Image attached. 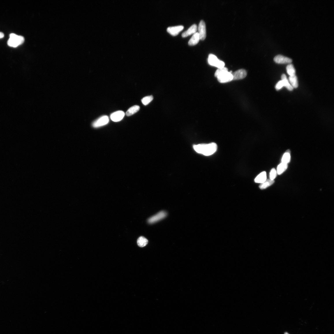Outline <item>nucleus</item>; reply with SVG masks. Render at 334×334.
Listing matches in <instances>:
<instances>
[{"mask_svg":"<svg viewBox=\"0 0 334 334\" xmlns=\"http://www.w3.org/2000/svg\"><path fill=\"white\" fill-rule=\"evenodd\" d=\"M193 148L197 153L208 156L212 155L216 151L218 146L216 143H211L195 145L193 146Z\"/></svg>","mask_w":334,"mask_h":334,"instance_id":"nucleus-1","label":"nucleus"},{"mask_svg":"<svg viewBox=\"0 0 334 334\" xmlns=\"http://www.w3.org/2000/svg\"><path fill=\"white\" fill-rule=\"evenodd\" d=\"M215 76L221 83H225L233 80L232 72L228 71V69L225 67L218 68L215 73Z\"/></svg>","mask_w":334,"mask_h":334,"instance_id":"nucleus-2","label":"nucleus"},{"mask_svg":"<svg viewBox=\"0 0 334 334\" xmlns=\"http://www.w3.org/2000/svg\"><path fill=\"white\" fill-rule=\"evenodd\" d=\"M25 38L23 37L12 33L10 34V38L7 43L9 46L16 47L23 44Z\"/></svg>","mask_w":334,"mask_h":334,"instance_id":"nucleus-3","label":"nucleus"},{"mask_svg":"<svg viewBox=\"0 0 334 334\" xmlns=\"http://www.w3.org/2000/svg\"><path fill=\"white\" fill-rule=\"evenodd\" d=\"M208 61L209 64L218 68H221L225 67V64L223 61L218 59L217 57L213 54L209 55Z\"/></svg>","mask_w":334,"mask_h":334,"instance_id":"nucleus-4","label":"nucleus"},{"mask_svg":"<svg viewBox=\"0 0 334 334\" xmlns=\"http://www.w3.org/2000/svg\"><path fill=\"white\" fill-rule=\"evenodd\" d=\"M167 215L165 211H162L149 218L148 222L151 224L154 223L165 218Z\"/></svg>","mask_w":334,"mask_h":334,"instance_id":"nucleus-5","label":"nucleus"},{"mask_svg":"<svg viewBox=\"0 0 334 334\" xmlns=\"http://www.w3.org/2000/svg\"><path fill=\"white\" fill-rule=\"evenodd\" d=\"M109 122V118L107 116H104L99 118L92 124V126L94 128H98L107 124Z\"/></svg>","mask_w":334,"mask_h":334,"instance_id":"nucleus-6","label":"nucleus"},{"mask_svg":"<svg viewBox=\"0 0 334 334\" xmlns=\"http://www.w3.org/2000/svg\"><path fill=\"white\" fill-rule=\"evenodd\" d=\"M198 32L200 38V40H203L206 37V25L205 22L203 20H201L199 24L198 28Z\"/></svg>","mask_w":334,"mask_h":334,"instance_id":"nucleus-7","label":"nucleus"},{"mask_svg":"<svg viewBox=\"0 0 334 334\" xmlns=\"http://www.w3.org/2000/svg\"><path fill=\"white\" fill-rule=\"evenodd\" d=\"M233 80H236L242 79L246 77L247 73L244 69H240L232 73Z\"/></svg>","mask_w":334,"mask_h":334,"instance_id":"nucleus-8","label":"nucleus"},{"mask_svg":"<svg viewBox=\"0 0 334 334\" xmlns=\"http://www.w3.org/2000/svg\"><path fill=\"white\" fill-rule=\"evenodd\" d=\"M274 60L276 63L280 64L290 63L292 62V59L280 55L275 56Z\"/></svg>","mask_w":334,"mask_h":334,"instance_id":"nucleus-9","label":"nucleus"},{"mask_svg":"<svg viewBox=\"0 0 334 334\" xmlns=\"http://www.w3.org/2000/svg\"><path fill=\"white\" fill-rule=\"evenodd\" d=\"M184 26L180 25L169 27L167 29V31L174 36H177L183 29Z\"/></svg>","mask_w":334,"mask_h":334,"instance_id":"nucleus-10","label":"nucleus"},{"mask_svg":"<svg viewBox=\"0 0 334 334\" xmlns=\"http://www.w3.org/2000/svg\"><path fill=\"white\" fill-rule=\"evenodd\" d=\"M125 116V112L123 111H119L112 113L110 116L112 121L117 122L121 120Z\"/></svg>","mask_w":334,"mask_h":334,"instance_id":"nucleus-11","label":"nucleus"},{"mask_svg":"<svg viewBox=\"0 0 334 334\" xmlns=\"http://www.w3.org/2000/svg\"><path fill=\"white\" fill-rule=\"evenodd\" d=\"M197 30V26L195 24L192 25L186 31L184 32L182 34L183 37H186L192 34L196 33Z\"/></svg>","mask_w":334,"mask_h":334,"instance_id":"nucleus-12","label":"nucleus"},{"mask_svg":"<svg viewBox=\"0 0 334 334\" xmlns=\"http://www.w3.org/2000/svg\"><path fill=\"white\" fill-rule=\"evenodd\" d=\"M200 40V35L198 32H196L192 36L188 42V44L190 46H194L198 43Z\"/></svg>","mask_w":334,"mask_h":334,"instance_id":"nucleus-13","label":"nucleus"},{"mask_svg":"<svg viewBox=\"0 0 334 334\" xmlns=\"http://www.w3.org/2000/svg\"><path fill=\"white\" fill-rule=\"evenodd\" d=\"M266 179V171H263L257 176L255 179L254 181L256 183H262L265 182Z\"/></svg>","mask_w":334,"mask_h":334,"instance_id":"nucleus-14","label":"nucleus"},{"mask_svg":"<svg viewBox=\"0 0 334 334\" xmlns=\"http://www.w3.org/2000/svg\"><path fill=\"white\" fill-rule=\"evenodd\" d=\"M281 79L283 81L284 86L286 87L287 89L290 91H292L293 90V88L290 83L289 81L285 74H283L281 76Z\"/></svg>","mask_w":334,"mask_h":334,"instance_id":"nucleus-15","label":"nucleus"},{"mask_svg":"<svg viewBox=\"0 0 334 334\" xmlns=\"http://www.w3.org/2000/svg\"><path fill=\"white\" fill-rule=\"evenodd\" d=\"M140 109V107L138 105H135L129 108L126 112L127 116H129L133 115L138 112Z\"/></svg>","mask_w":334,"mask_h":334,"instance_id":"nucleus-16","label":"nucleus"},{"mask_svg":"<svg viewBox=\"0 0 334 334\" xmlns=\"http://www.w3.org/2000/svg\"><path fill=\"white\" fill-rule=\"evenodd\" d=\"M291 151L289 149L287 150L284 153L282 159V162L288 164L291 161Z\"/></svg>","mask_w":334,"mask_h":334,"instance_id":"nucleus-17","label":"nucleus"},{"mask_svg":"<svg viewBox=\"0 0 334 334\" xmlns=\"http://www.w3.org/2000/svg\"><path fill=\"white\" fill-rule=\"evenodd\" d=\"M287 168L288 164L282 162L278 166L277 168V173L279 175H281L284 172Z\"/></svg>","mask_w":334,"mask_h":334,"instance_id":"nucleus-18","label":"nucleus"},{"mask_svg":"<svg viewBox=\"0 0 334 334\" xmlns=\"http://www.w3.org/2000/svg\"><path fill=\"white\" fill-rule=\"evenodd\" d=\"M289 81L290 83L293 88H297L298 87V83L297 78L296 75L290 76L289 77Z\"/></svg>","mask_w":334,"mask_h":334,"instance_id":"nucleus-19","label":"nucleus"},{"mask_svg":"<svg viewBox=\"0 0 334 334\" xmlns=\"http://www.w3.org/2000/svg\"><path fill=\"white\" fill-rule=\"evenodd\" d=\"M274 180H271L270 179H267L265 182L261 184V185L259 186V188L261 190H264V189L271 186L274 183Z\"/></svg>","mask_w":334,"mask_h":334,"instance_id":"nucleus-20","label":"nucleus"},{"mask_svg":"<svg viewBox=\"0 0 334 334\" xmlns=\"http://www.w3.org/2000/svg\"><path fill=\"white\" fill-rule=\"evenodd\" d=\"M148 243L147 239L143 236L139 237L137 240V244L139 247H143L146 246Z\"/></svg>","mask_w":334,"mask_h":334,"instance_id":"nucleus-21","label":"nucleus"},{"mask_svg":"<svg viewBox=\"0 0 334 334\" xmlns=\"http://www.w3.org/2000/svg\"><path fill=\"white\" fill-rule=\"evenodd\" d=\"M287 73L290 76L296 75V70L292 64L288 65L286 67Z\"/></svg>","mask_w":334,"mask_h":334,"instance_id":"nucleus-22","label":"nucleus"},{"mask_svg":"<svg viewBox=\"0 0 334 334\" xmlns=\"http://www.w3.org/2000/svg\"><path fill=\"white\" fill-rule=\"evenodd\" d=\"M153 99V97L152 96H146L142 99V102L143 105H147L152 101Z\"/></svg>","mask_w":334,"mask_h":334,"instance_id":"nucleus-23","label":"nucleus"},{"mask_svg":"<svg viewBox=\"0 0 334 334\" xmlns=\"http://www.w3.org/2000/svg\"><path fill=\"white\" fill-rule=\"evenodd\" d=\"M277 174L276 169L274 168H272L270 171V179L271 180H274L276 177Z\"/></svg>","mask_w":334,"mask_h":334,"instance_id":"nucleus-24","label":"nucleus"},{"mask_svg":"<svg viewBox=\"0 0 334 334\" xmlns=\"http://www.w3.org/2000/svg\"><path fill=\"white\" fill-rule=\"evenodd\" d=\"M283 87H284L283 83L282 80H281L279 81L277 84L275 88L277 90H279L282 89Z\"/></svg>","mask_w":334,"mask_h":334,"instance_id":"nucleus-25","label":"nucleus"},{"mask_svg":"<svg viewBox=\"0 0 334 334\" xmlns=\"http://www.w3.org/2000/svg\"><path fill=\"white\" fill-rule=\"evenodd\" d=\"M4 37V34L1 32H0V39H1V38H3Z\"/></svg>","mask_w":334,"mask_h":334,"instance_id":"nucleus-26","label":"nucleus"},{"mask_svg":"<svg viewBox=\"0 0 334 334\" xmlns=\"http://www.w3.org/2000/svg\"><path fill=\"white\" fill-rule=\"evenodd\" d=\"M285 334H289L287 333H285Z\"/></svg>","mask_w":334,"mask_h":334,"instance_id":"nucleus-27","label":"nucleus"}]
</instances>
